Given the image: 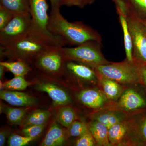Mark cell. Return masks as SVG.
<instances>
[{"instance_id":"cell-26","label":"cell","mask_w":146,"mask_h":146,"mask_svg":"<svg viewBox=\"0 0 146 146\" xmlns=\"http://www.w3.org/2000/svg\"><path fill=\"white\" fill-rule=\"evenodd\" d=\"M6 115L9 122L13 124H21L25 119L26 112L25 110L8 107L6 109Z\"/></svg>"},{"instance_id":"cell-27","label":"cell","mask_w":146,"mask_h":146,"mask_svg":"<svg viewBox=\"0 0 146 146\" xmlns=\"http://www.w3.org/2000/svg\"><path fill=\"white\" fill-rule=\"evenodd\" d=\"M68 135L72 137H78L87 131L88 124L83 122L76 121L68 128Z\"/></svg>"},{"instance_id":"cell-1","label":"cell","mask_w":146,"mask_h":146,"mask_svg":"<svg viewBox=\"0 0 146 146\" xmlns=\"http://www.w3.org/2000/svg\"><path fill=\"white\" fill-rule=\"evenodd\" d=\"M48 28L54 35L63 39L67 45L77 46L91 41L102 42L96 30L81 21L69 22L61 15L60 10H51Z\"/></svg>"},{"instance_id":"cell-12","label":"cell","mask_w":146,"mask_h":146,"mask_svg":"<svg viewBox=\"0 0 146 146\" xmlns=\"http://www.w3.org/2000/svg\"><path fill=\"white\" fill-rule=\"evenodd\" d=\"M64 69L70 74L80 81L98 83L96 72L90 66L72 61H65Z\"/></svg>"},{"instance_id":"cell-4","label":"cell","mask_w":146,"mask_h":146,"mask_svg":"<svg viewBox=\"0 0 146 146\" xmlns=\"http://www.w3.org/2000/svg\"><path fill=\"white\" fill-rule=\"evenodd\" d=\"M51 46L29 35L10 45L1 46L0 50L1 54L26 62L33 61L39 54Z\"/></svg>"},{"instance_id":"cell-7","label":"cell","mask_w":146,"mask_h":146,"mask_svg":"<svg viewBox=\"0 0 146 146\" xmlns=\"http://www.w3.org/2000/svg\"><path fill=\"white\" fill-rule=\"evenodd\" d=\"M30 14L16 15L0 30L1 46L10 45L29 35L31 28Z\"/></svg>"},{"instance_id":"cell-30","label":"cell","mask_w":146,"mask_h":146,"mask_svg":"<svg viewBox=\"0 0 146 146\" xmlns=\"http://www.w3.org/2000/svg\"><path fill=\"white\" fill-rule=\"evenodd\" d=\"M78 138L75 143L76 146H97L94 137L89 130L83 133Z\"/></svg>"},{"instance_id":"cell-35","label":"cell","mask_w":146,"mask_h":146,"mask_svg":"<svg viewBox=\"0 0 146 146\" xmlns=\"http://www.w3.org/2000/svg\"><path fill=\"white\" fill-rule=\"evenodd\" d=\"M51 10H60V0H50Z\"/></svg>"},{"instance_id":"cell-18","label":"cell","mask_w":146,"mask_h":146,"mask_svg":"<svg viewBox=\"0 0 146 146\" xmlns=\"http://www.w3.org/2000/svg\"><path fill=\"white\" fill-rule=\"evenodd\" d=\"M119 21L123 34L124 44L126 54V60L130 63L134 62L133 58V45L132 37L129 28L126 17L120 12H117Z\"/></svg>"},{"instance_id":"cell-8","label":"cell","mask_w":146,"mask_h":146,"mask_svg":"<svg viewBox=\"0 0 146 146\" xmlns=\"http://www.w3.org/2000/svg\"><path fill=\"white\" fill-rule=\"evenodd\" d=\"M129 86L117 100L110 103L104 109L118 110L133 116L146 107V100L143 95L133 85Z\"/></svg>"},{"instance_id":"cell-16","label":"cell","mask_w":146,"mask_h":146,"mask_svg":"<svg viewBox=\"0 0 146 146\" xmlns=\"http://www.w3.org/2000/svg\"><path fill=\"white\" fill-rule=\"evenodd\" d=\"M0 98L13 106H32L36 103L34 98L26 93L13 90H1Z\"/></svg>"},{"instance_id":"cell-9","label":"cell","mask_w":146,"mask_h":146,"mask_svg":"<svg viewBox=\"0 0 146 146\" xmlns=\"http://www.w3.org/2000/svg\"><path fill=\"white\" fill-rule=\"evenodd\" d=\"M61 47H50L39 54L34 60L36 66L48 74L55 75L61 73L65 67V61Z\"/></svg>"},{"instance_id":"cell-14","label":"cell","mask_w":146,"mask_h":146,"mask_svg":"<svg viewBox=\"0 0 146 146\" xmlns=\"http://www.w3.org/2000/svg\"><path fill=\"white\" fill-rule=\"evenodd\" d=\"M96 72L100 88L108 99L110 102L117 100L127 85H123Z\"/></svg>"},{"instance_id":"cell-20","label":"cell","mask_w":146,"mask_h":146,"mask_svg":"<svg viewBox=\"0 0 146 146\" xmlns=\"http://www.w3.org/2000/svg\"><path fill=\"white\" fill-rule=\"evenodd\" d=\"M0 5L15 15L30 14L29 0H0Z\"/></svg>"},{"instance_id":"cell-5","label":"cell","mask_w":146,"mask_h":146,"mask_svg":"<svg viewBox=\"0 0 146 146\" xmlns=\"http://www.w3.org/2000/svg\"><path fill=\"white\" fill-rule=\"evenodd\" d=\"M93 69L101 75L125 85L141 84L140 71L137 63L125 60L119 63L98 65Z\"/></svg>"},{"instance_id":"cell-23","label":"cell","mask_w":146,"mask_h":146,"mask_svg":"<svg viewBox=\"0 0 146 146\" xmlns=\"http://www.w3.org/2000/svg\"><path fill=\"white\" fill-rule=\"evenodd\" d=\"M77 119L75 111L72 108L64 106L60 108L57 115V121L64 127L69 128Z\"/></svg>"},{"instance_id":"cell-31","label":"cell","mask_w":146,"mask_h":146,"mask_svg":"<svg viewBox=\"0 0 146 146\" xmlns=\"http://www.w3.org/2000/svg\"><path fill=\"white\" fill-rule=\"evenodd\" d=\"M33 138L13 134L9 137L8 144L9 146H24L29 143Z\"/></svg>"},{"instance_id":"cell-2","label":"cell","mask_w":146,"mask_h":146,"mask_svg":"<svg viewBox=\"0 0 146 146\" xmlns=\"http://www.w3.org/2000/svg\"><path fill=\"white\" fill-rule=\"evenodd\" d=\"M31 25L30 35L52 46H65L66 42L52 34L48 28L49 15L47 0H29Z\"/></svg>"},{"instance_id":"cell-28","label":"cell","mask_w":146,"mask_h":146,"mask_svg":"<svg viewBox=\"0 0 146 146\" xmlns=\"http://www.w3.org/2000/svg\"><path fill=\"white\" fill-rule=\"evenodd\" d=\"M44 128V125L27 126L23 127L21 132L24 136L34 139L42 133Z\"/></svg>"},{"instance_id":"cell-34","label":"cell","mask_w":146,"mask_h":146,"mask_svg":"<svg viewBox=\"0 0 146 146\" xmlns=\"http://www.w3.org/2000/svg\"><path fill=\"white\" fill-rule=\"evenodd\" d=\"M135 62L137 63L139 68L140 76H141V84H143L146 87V65L143 63H138L136 61Z\"/></svg>"},{"instance_id":"cell-38","label":"cell","mask_w":146,"mask_h":146,"mask_svg":"<svg viewBox=\"0 0 146 146\" xmlns=\"http://www.w3.org/2000/svg\"><path fill=\"white\" fill-rule=\"evenodd\" d=\"M143 22L144 25H145L146 27V19L143 20Z\"/></svg>"},{"instance_id":"cell-21","label":"cell","mask_w":146,"mask_h":146,"mask_svg":"<svg viewBox=\"0 0 146 146\" xmlns=\"http://www.w3.org/2000/svg\"><path fill=\"white\" fill-rule=\"evenodd\" d=\"M50 116V112L48 110H36L25 118L21 125L23 127L30 125H45Z\"/></svg>"},{"instance_id":"cell-29","label":"cell","mask_w":146,"mask_h":146,"mask_svg":"<svg viewBox=\"0 0 146 146\" xmlns=\"http://www.w3.org/2000/svg\"><path fill=\"white\" fill-rule=\"evenodd\" d=\"M141 18L146 19V0H126Z\"/></svg>"},{"instance_id":"cell-19","label":"cell","mask_w":146,"mask_h":146,"mask_svg":"<svg viewBox=\"0 0 146 146\" xmlns=\"http://www.w3.org/2000/svg\"><path fill=\"white\" fill-rule=\"evenodd\" d=\"M65 139V132L60 126L53 123L42 141L43 146H59L63 145Z\"/></svg>"},{"instance_id":"cell-32","label":"cell","mask_w":146,"mask_h":146,"mask_svg":"<svg viewBox=\"0 0 146 146\" xmlns=\"http://www.w3.org/2000/svg\"><path fill=\"white\" fill-rule=\"evenodd\" d=\"M96 1V0H60V7L62 6H67L84 8L93 4Z\"/></svg>"},{"instance_id":"cell-17","label":"cell","mask_w":146,"mask_h":146,"mask_svg":"<svg viewBox=\"0 0 146 146\" xmlns=\"http://www.w3.org/2000/svg\"><path fill=\"white\" fill-rule=\"evenodd\" d=\"M88 127L97 146H110L108 138V129L106 126L98 121L91 120L88 124Z\"/></svg>"},{"instance_id":"cell-24","label":"cell","mask_w":146,"mask_h":146,"mask_svg":"<svg viewBox=\"0 0 146 146\" xmlns=\"http://www.w3.org/2000/svg\"><path fill=\"white\" fill-rule=\"evenodd\" d=\"M3 84L4 88L13 91L25 90L30 84L25 79V76H14L13 78Z\"/></svg>"},{"instance_id":"cell-3","label":"cell","mask_w":146,"mask_h":146,"mask_svg":"<svg viewBox=\"0 0 146 146\" xmlns=\"http://www.w3.org/2000/svg\"><path fill=\"white\" fill-rule=\"evenodd\" d=\"M102 44L94 41H89L74 47H61L65 61L78 62L92 68L108 64L102 52Z\"/></svg>"},{"instance_id":"cell-6","label":"cell","mask_w":146,"mask_h":146,"mask_svg":"<svg viewBox=\"0 0 146 146\" xmlns=\"http://www.w3.org/2000/svg\"><path fill=\"white\" fill-rule=\"evenodd\" d=\"M127 3L126 18L133 42V59L146 65V27L143 20Z\"/></svg>"},{"instance_id":"cell-10","label":"cell","mask_w":146,"mask_h":146,"mask_svg":"<svg viewBox=\"0 0 146 146\" xmlns=\"http://www.w3.org/2000/svg\"><path fill=\"white\" fill-rule=\"evenodd\" d=\"M134 125L135 119L131 116L110 127L108 129L110 146H132Z\"/></svg>"},{"instance_id":"cell-37","label":"cell","mask_w":146,"mask_h":146,"mask_svg":"<svg viewBox=\"0 0 146 146\" xmlns=\"http://www.w3.org/2000/svg\"><path fill=\"white\" fill-rule=\"evenodd\" d=\"M6 70L5 68L3 65H0V79L1 80L3 76L5 70Z\"/></svg>"},{"instance_id":"cell-22","label":"cell","mask_w":146,"mask_h":146,"mask_svg":"<svg viewBox=\"0 0 146 146\" xmlns=\"http://www.w3.org/2000/svg\"><path fill=\"white\" fill-rule=\"evenodd\" d=\"M0 65H3L6 70L12 73L14 76H25L31 70L26 62L20 59L15 61H1Z\"/></svg>"},{"instance_id":"cell-15","label":"cell","mask_w":146,"mask_h":146,"mask_svg":"<svg viewBox=\"0 0 146 146\" xmlns=\"http://www.w3.org/2000/svg\"><path fill=\"white\" fill-rule=\"evenodd\" d=\"M130 117L121 111L108 109L96 111L91 116V120L99 122L108 129L116 124L127 120Z\"/></svg>"},{"instance_id":"cell-25","label":"cell","mask_w":146,"mask_h":146,"mask_svg":"<svg viewBox=\"0 0 146 146\" xmlns=\"http://www.w3.org/2000/svg\"><path fill=\"white\" fill-rule=\"evenodd\" d=\"M146 143V117L140 124L135 119V126L133 136V146L141 145L143 142Z\"/></svg>"},{"instance_id":"cell-36","label":"cell","mask_w":146,"mask_h":146,"mask_svg":"<svg viewBox=\"0 0 146 146\" xmlns=\"http://www.w3.org/2000/svg\"><path fill=\"white\" fill-rule=\"evenodd\" d=\"M6 140V134L4 132L1 131L0 133V146H3L4 145Z\"/></svg>"},{"instance_id":"cell-33","label":"cell","mask_w":146,"mask_h":146,"mask_svg":"<svg viewBox=\"0 0 146 146\" xmlns=\"http://www.w3.org/2000/svg\"><path fill=\"white\" fill-rule=\"evenodd\" d=\"M15 15L10 11L0 5V30L5 27Z\"/></svg>"},{"instance_id":"cell-13","label":"cell","mask_w":146,"mask_h":146,"mask_svg":"<svg viewBox=\"0 0 146 146\" xmlns=\"http://www.w3.org/2000/svg\"><path fill=\"white\" fill-rule=\"evenodd\" d=\"M35 89L48 94L52 100L54 106H63L71 103V98L69 94L54 84L41 82L36 84Z\"/></svg>"},{"instance_id":"cell-11","label":"cell","mask_w":146,"mask_h":146,"mask_svg":"<svg viewBox=\"0 0 146 146\" xmlns=\"http://www.w3.org/2000/svg\"><path fill=\"white\" fill-rule=\"evenodd\" d=\"M77 97L82 104L96 111L104 109L110 102L100 88L84 89L79 92Z\"/></svg>"}]
</instances>
